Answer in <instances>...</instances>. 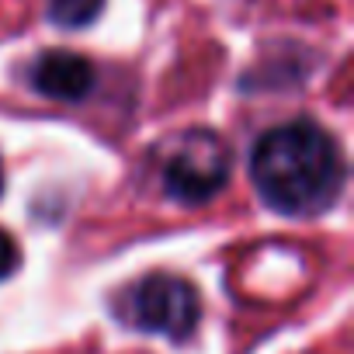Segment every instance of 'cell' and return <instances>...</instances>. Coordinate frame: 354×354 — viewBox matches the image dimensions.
Here are the masks:
<instances>
[{"label":"cell","mask_w":354,"mask_h":354,"mask_svg":"<svg viewBox=\"0 0 354 354\" xmlns=\"http://www.w3.org/2000/svg\"><path fill=\"white\" fill-rule=\"evenodd\" d=\"M0 195H4V163H0Z\"/></svg>","instance_id":"52a82bcc"},{"label":"cell","mask_w":354,"mask_h":354,"mask_svg":"<svg viewBox=\"0 0 354 354\" xmlns=\"http://www.w3.org/2000/svg\"><path fill=\"white\" fill-rule=\"evenodd\" d=\"M254 188L281 216H319L344 188L340 142L316 122H285L271 129L250 156Z\"/></svg>","instance_id":"6da1fadb"},{"label":"cell","mask_w":354,"mask_h":354,"mask_svg":"<svg viewBox=\"0 0 354 354\" xmlns=\"http://www.w3.org/2000/svg\"><path fill=\"white\" fill-rule=\"evenodd\" d=\"M233 170L230 146L212 129H192L174 142L163 163V192L181 205H202L216 198Z\"/></svg>","instance_id":"7a4b0ae2"},{"label":"cell","mask_w":354,"mask_h":354,"mask_svg":"<svg viewBox=\"0 0 354 354\" xmlns=\"http://www.w3.org/2000/svg\"><path fill=\"white\" fill-rule=\"evenodd\" d=\"M104 8V0H49V21L59 28H87Z\"/></svg>","instance_id":"5b68a950"},{"label":"cell","mask_w":354,"mask_h":354,"mask_svg":"<svg viewBox=\"0 0 354 354\" xmlns=\"http://www.w3.org/2000/svg\"><path fill=\"white\" fill-rule=\"evenodd\" d=\"M32 87L53 101H84L94 87V66L91 59L66 53V49H53L42 53L32 66Z\"/></svg>","instance_id":"277c9868"},{"label":"cell","mask_w":354,"mask_h":354,"mask_svg":"<svg viewBox=\"0 0 354 354\" xmlns=\"http://www.w3.org/2000/svg\"><path fill=\"white\" fill-rule=\"evenodd\" d=\"M15 268H18V247H15L11 233L0 230V281L11 278V274H15Z\"/></svg>","instance_id":"8992f818"},{"label":"cell","mask_w":354,"mask_h":354,"mask_svg":"<svg viewBox=\"0 0 354 354\" xmlns=\"http://www.w3.org/2000/svg\"><path fill=\"white\" fill-rule=\"evenodd\" d=\"M202 316V302L192 281L177 274H146L129 292V323L146 333L185 340Z\"/></svg>","instance_id":"3957f363"}]
</instances>
